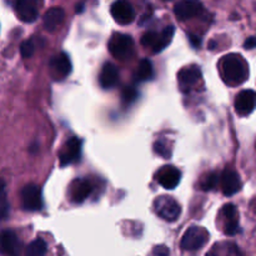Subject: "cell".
Returning <instances> with one entry per match:
<instances>
[{
  "mask_svg": "<svg viewBox=\"0 0 256 256\" xmlns=\"http://www.w3.org/2000/svg\"><path fill=\"white\" fill-rule=\"evenodd\" d=\"M222 70L224 80L230 85L242 84L246 79V65L242 56L236 54H230L224 58Z\"/></svg>",
  "mask_w": 256,
  "mask_h": 256,
  "instance_id": "1",
  "label": "cell"
},
{
  "mask_svg": "<svg viewBox=\"0 0 256 256\" xmlns=\"http://www.w3.org/2000/svg\"><path fill=\"white\" fill-rule=\"evenodd\" d=\"M109 50L118 59H128L134 52V42L126 34H115L109 42Z\"/></svg>",
  "mask_w": 256,
  "mask_h": 256,
  "instance_id": "2",
  "label": "cell"
},
{
  "mask_svg": "<svg viewBox=\"0 0 256 256\" xmlns=\"http://www.w3.org/2000/svg\"><path fill=\"white\" fill-rule=\"evenodd\" d=\"M155 212L162 219L166 222H175L179 219L180 205L178 204L176 200L172 199V196H160L155 200Z\"/></svg>",
  "mask_w": 256,
  "mask_h": 256,
  "instance_id": "3",
  "label": "cell"
},
{
  "mask_svg": "<svg viewBox=\"0 0 256 256\" xmlns=\"http://www.w3.org/2000/svg\"><path fill=\"white\" fill-rule=\"evenodd\" d=\"M208 240V232L202 228L192 226L186 230L182 239V249L186 252H195L202 248Z\"/></svg>",
  "mask_w": 256,
  "mask_h": 256,
  "instance_id": "4",
  "label": "cell"
},
{
  "mask_svg": "<svg viewBox=\"0 0 256 256\" xmlns=\"http://www.w3.org/2000/svg\"><path fill=\"white\" fill-rule=\"evenodd\" d=\"M22 208L28 212H39L42 208V190L38 185L28 184L22 192Z\"/></svg>",
  "mask_w": 256,
  "mask_h": 256,
  "instance_id": "5",
  "label": "cell"
},
{
  "mask_svg": "<svg viewBox=\"0 0 256 256\" xmlns=\"http://www.w3.org/2000/svg\"><path fill=\"white\" fill-rule=\"evenodd\" d=\"M202 4L200 0H180L174 6V14L178 19L188 20L202 14Z\"/></svg>",
  "mask_w": 256,
  "mask_h": 256,
  "instance_id": "6",
  "label": "cell"
},
{
  "mask_svg": "<svg viewBox=\"0 0 256 256\" xmlns=\"http://www.w3.org/2000/svg\"><path fill=\"white\" fill-rule=\"evenodd\" d=\"M112 15L116 22L122 25L130 24L135 19V12L126 0H118L112 5Z\"/></svg>",
  "mask_w": 256,
  "mask_h": 256,
  "instance_id": "7",
  "label": "cell"
},
{
  "mask_svg": "<svg viewBox=\"0 0 256 256\" xmlns=\"http://www.w3.org/2000/svg\"><path fill=\"white\" fill-rule=\"evenodd\" d=\"M82 142L79 138H72L66 142L62 152L59 154L62 166H66V165H70L79 160L80 154H82Z\"/></svg>",
  "mask_w": 256,
  "mask_h": 256,
  "instance_id": "8",
  "label": "cell"
},
{
  "mask_svg": "<svg viewBox=\"0 0 256 256\" xmlns=\"http://www.w3.org/2000/svg\"><path fill=\"white\" fill-rule=\"evenodd\" d=\"M50 72L56 80L64 79L72 72V62L65 52H60L50 62Z\"/></svg>",
  "mask_w": 256,
  "mask_h": 256,
  "instance_id": "9",
  "label": "cell"
},
{
  "mask_svg": "<svg viewBox=\"0 0 256 256\" xmlns=\"http://www.w3.org/2000/svg\"><path fill=\"white\" fill-rule=\"evenodd\" d=\"M20 242L15 232L10 230L0 232V254L6 256H19Z\"/></svg>",
  "mask_w": 256,
  "mask_h": 256,
  "instance_id": "10",
  "label": "cell"
},
{
  "mask_svg": "<svg viewBox=\"0 0 256 256\" xmlns=\"http://www.w3.org/2000/svg\"><path fill=\"white\" fill-rule=\"evenodd\" d=\"M182 179V172L175 166H164L156 174V180L164 189L172 190L178 186Z\"/></svg>",
  "mask_w": 256,
  "mask_h": 256,
  "instance_id": "11",
  "label": "cell"
},
{
  "mask_svg": "<svg viewBox=\"0 0 256 256\" xmlns=\"http://www.w3.org/2000/svg\"><path fill=\"white\" fill-rule=\"evenodd\" d=\"M255 92L254 90H242L235 100V110L240 115H249L254 112Z\"/></svg>",
  "mask_w": 256,
  "mask_h": 256,
  "instance_id": "12",
  "label": "cell"
},
{
  "mask_svg": "<svg viewBox=\"0 0 256 256\" xmlns=\"http://www.w3.org/2000/svg\"><path fill=\"white\" fill-rule=\"evenodd\" d=\"M242 188V182L238 175L236 172L234 170L226 169L224 170L222 175V189L226 196H232V195L236 194Z\"/></svg>",
  "mask_w": 256,
  "mask_h": 256,
  "instance_id": "13",
  "label": "cell"
},
{
  "mask_svg": "<svg viewBox=\"0 0 256 256\" xmlns=\"http://www.w3.org/2000/svg\"><path fill=\"white\" fill-rule=\"evenodd\" d=\"M15 9L19 19L24 22H32L38 18V6L35 0H18Z\"/></svg>",
  "mask_w": 256,
  "mask_h": 256,
  "instance_id": "14",
  "label": "cell"
},
{
  "mask_svg": "<svg viewBox=\"0 0 256 256\" xmlns=\"http://www.w3.org/2000/svg\"><path fill=\"white\" fill-rule=\"evenodd\" d=\"M202 78V72L198 66L184 68L180 70L178 74V82H179L180 88L182 90H189L190 88L194 86Z\"/></svg>",
  "mask_w": 256,
  "mask_h": 256,
  "instance_id": "15",
  "label": "cell"
},
{
  "mask_svg": "<svg viewBox=\"0 0 256 256\" xmlns=\"http://www.w3.org/2000/svg\"><path fill=\"white\" fill-rule=\"evenodd\" d=\"M92 192V186L89 180L78 179L75 180L72 186V199L74 202H82L90 196Z\"/></svg>",
  "mask_w": 256,
  "mask_h": 256,
  "instance_id": "16",
  "label": "cell"
},
{
  "mask_svg": "<svg viewBox=\"0 0 256 256\" xmlns=\"http://www.w3.org/2000/svg\"><path fill=\"white\" fill-rule=\"evenodd\" d=\"M65 16V12L62 8L54 6L50 8L44 14V18H42V24H44L45 29L49 30V32H52V30L56 29L60 24L62 22Z\"/></svg>",
  "mask_w": 256,
  "mask_h": 256,
  "instance_id": "17",
  "label": "cell"
},
{
  "mask_svg": "<svg viewBox=\"0 0 256 256\" xmlns=\"http://www.w3.org/2000/svg\"><path fill=\"white\" fill-rule=\"evenodd\" d=\"M222 216L225 219V232L228 235L236 234L239 230V224H238V210L235 205H225L222 209Z\"/></svg>",
  "mask_w": 256,
  "mask_h": 256,
  "instance_id": "18",
  "label": "cell"
},
{
  "mask_svg": "<svg viewBox=\"0 0 256 256\" xmlns=\"http://www.w3.org/2000/svg\"><path fill=\"white\" fill-rule=\"evenodd\" d=\"M118 76H119V72H118L116 66L112 62H106L102 66V72H100V85L104 89H110V88H112L118 82Z\"/></svg>",
  "mask_w": 256,
  "mask_h": 256,
  "instance_id": "19",
  "label": "cell"
},
{
  "mask_svg": "<svg viewBox=\"0 0 256 256\" xmlns=\"http://www.w3.org/2000/svg\"><path fill=\"white\" fill-rule=\"evenodd\" d=\"M174 32H175L174 26H172V25H169V26L165 28L160 34H158V39H156V42H155V45L152 46V52H160L162 50H164L172 40Z\"/></svg>",
  "mask_w": 256,
  "mask_h": 256,
  "instance_id": "20",
  "label": "cell"
},
{
  "mask_svg": "<svg viewBox=\"0 0 256 256\" xmlns=\"http://www.w3.org/2000/svg\"><path fill=\"white\" fill-rule=\"evenodd\" d=\"M46 242L42 239H35L28 245L25 256H44L46 252Z\"/></svg>",
  "mask_w": 256,
  "mask_h": 256,
  "instance_id": "21",
  "label": "cell"
},
{
  "mask_svg": "<svg viewBox=\"0 0 256 256\" xmlns=\"http://www.w3.org/2000/svg\"><path fill=\"white\" fill-rule=\"evenodd\" d=\"M152 74H154V70H152V62H150V60L142 59V62H140L139 66H138V80H140V82L149 80L152 79Z\"/></svg>",
  "mask_w": 256,
  "mask_h": 256,
  "instance_id": "22",
  "label": "cell"
},
{
  "mask_svg": "<svg viewBox=\"0 0 256 256\" xmlns=\"http://www.w3.org/2000/svg\"><path fill=\"white\" fill-rule=\"evenodd\" d=\"M9 212V204H8L6 192H5V182L0 179V219L8 216Z\"/></svg>",
  "mask_w": 256,
  "mask_h": 256,
  "instance_id": "23",
  "label": "cell"
},
{
  "mask_svg": "<svg viewBox=\"0 0 256 256\" xmlns=\"http://www.w3.org/2000/svg\"><path fill=\"white\" fill-rule=\"evenodd\" d=\"M218 178H219V176H218L215 172H210V174L205 175V176L202 178V190L214 189V188L216 186L218 182H219V179H218Z\"/></svg>",
  "mask_w": 256,
  "mask_h": 256,
  "instance_id": "24",
  "label": "cell"
},
{
  "mask_svg": "<svg viewBox=\"0 0 256 256\" xmlns=\"http://www.w3.org/2000/svg\"><path fill=\"white\" fill-rule=\"evenodd\" d=\"M154 150L158 155H160V156H162V158H166V159L170 156V155H172V150H170V148L168 146L166 142H162V140L155 142Z\"/></svg>",
  "mask_w": 256,
  "mask_h": 256,
  "instance_id": "25",
  "label": "cell"
},
{
  "mask_svg": "<svg viewBox=\"0 0 256 256\" xmlns=\"http://www.w3.org/2000/svg\"><path fill=\"white\" fill-rule=\"evenodd\" d=\"M35 52V45L32 40H25L20 45V52H22V58H30Z\"/></svg>",
  "mask_w": 256,
  "mask_h": 256,
  "instance_id": "26",
  "label": "cell"
},
{
  "mask_svg": "<svg viewBox=\"0 0 256 256\" xmlns=\"http://www.w3.org/2000/svg\"><path fill=\"white\" fill-rule=\"evenodd\" d=\"M158 39V34L154 32H149L146 34L142 35V44L145 45V46H154L155 42H156Z\"/></svg>",
  "mask_w": 256,
  "mask_h": 256,
  "instance_id": "27",
  "label": "cell"
},
{
  "mask_svg": "<svg viewBox=\"0 0 256 256\" xmlns=\"http://www.w3.org/2000/svg\"><path fill=\"white\" fill-rule=\"evenodd\" d=\"M136 90L134 89V88H125L124 90H122V99H124L125 102H128V104H130V102H135V99H136Z\"/></svg>",
  "mask_w": 256,
  "mask_h": 256,
  "instance_id": "28",
  "label": "cell"
},
{
  "mask_svg": "<svg viewBox=\"0 0 256 256\" xmlns=\"http://www.w3.org/2000/svg\"><path fill=\"white\" fill-rule=\"evenodd\" d=\"M154 255L155 256H168L169 255V249L164 245H159V246L154 248Z\"/></svg>",
  "mask_w": 256,
  "mask_h": 256,
  "instance_id": "29",
  "label": "cell"
},
{
  "mask_svg": "<svg viewBox=\"0 0 256 256\" xmlns=\"http://www.w3.org/2000/svg\"><path fill=\"white\" fill-rule=\"evenodd\" d=\"M189 39H190V42H192V46L195 48H199L200 44H202V39H200L198 35L195 34H189Z\"/></svg>",
  "mask_w": 256,
  "mask_h": 256,
  "instance_id": "30",
  "label": "cell"
},
{
  "mask_svg": "<svg viewBox=\"0 0 256 256\" xmlns=\"http://www.w3.org/2000/svg\"><path fill=\"white\" fill-rule=\"evenodd\" d=\"M255 45H256V40H255V36H250L249 39H248L246 42H245L244 46H245V49H248V50H252V49H254V48H255Z\"/></svg>",
  "mask_w": 256,
  "mask_h": 256,
  "instance_id": "31",
  "label": "cell"
},
{
  "mask_svg": "<svg viewBox=\"0 0 256 256\" xmlns=\"http://www.w3.org/2000/svg\"><path fill=\"white\" fill-rule=\"evenodd\" d=\"M82 9H84V4H82V2H80V4L76 6V12H82Z\"/></svg>",
  "mask_w": 256,
  "mask_h": 256,
  "instance_id": "32",
  "label": "cell"
},
{
  "mask_svg": "<svg viewBox=\"0 0 256 256\" xmlns=\"http://www.w3.org/2000/svg\"><path fill=\"white\" fill-rule=\"evenodd\" d=\"M206 256H216V254H215V252H208Z\"/></svg>",
  "mask_w": 256,
  "mask_h": 256,
  "instance_id": "33",
  "label": "cell"
}]
</instances>
